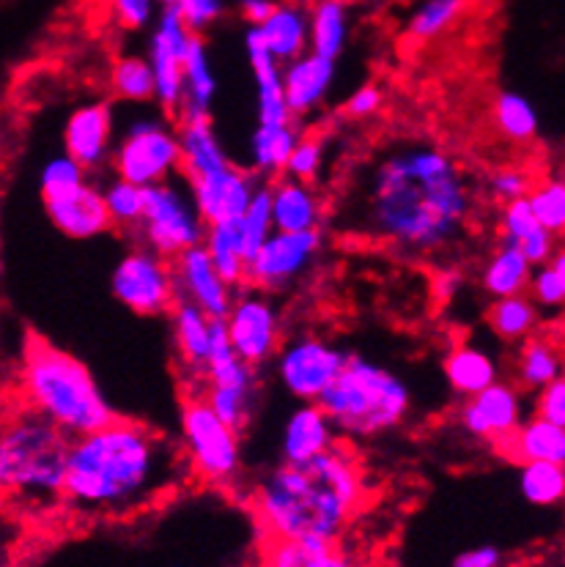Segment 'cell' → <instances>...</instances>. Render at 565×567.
<instances>
[{
	"label": "cell",
	"mask_w": 565,
	"mask_h": 567,
	"mask_svg": "<svg viewBox=\"0 0 565 567\" xmlns=\"http://www.w3.org/2000/svg\"><path fill=\"white\" fill-rule=\"evenodd\" d=\"M472 208L475 193L453 154L434 143H401L368 167L357 225L401 256L429 258L464 236Z\"/></svg>",
	"instance_id": "obj_1"
},
{
	"label": "cell",
	"mask_w": 565,
	"mask_h": 567,
	"mask_svg": "<svg viewBox=\"0 0 565 567\" xmlns=\"http://www.w3.org/2000/svg\"><path fill=\"white\" fill-rule=\"evenodd\" d=\"M182 477V455L163 433L113 416L72 442L63 502L74 516L126 518L171 494Z\"/></svg>",
	"instance_id": "obj_2"
},
{
	"label": "cell",
	"mask_w": 565,
	"mask_h": 567,
	"mask_svg": "<svg viewBox=\"0 0 565 567\" xmlns=\"http://www.w3.org/2000/svg\"><path fill=\"white\" fill-rule=\"evenodd\" d=\"M366 477L346 450L332 447L305 464L269 468L253 491L264 537L336 546L366 505Z\"/></svg>",
	"instance_id": "obj_3"
},
{
	"label": "cell",
	"mask_w": 565,
	"mask_h": 567,
	"mask_svg": "<svg viewBox=\"0 0 565 567\" xmlns=\"http://www.w3.org/2000/svg\"><path fill=\"white\" fill-rule=\"evenodd\" d=\"M17 392L22 406L48 416L72 439L107 425L115 416L111 401L85 362L37 334L22 346Z\"/></svg>",
	"instance_id": "obj_4"
},
{
	"label": "cell",
	"mask_w": 565,
	"mask_h": 567,
	"mask_svg": "<svg viewBox=\"0 0 565 567\" xmlns=\"http://www.w3.org/2000/svg\"><path fill=\"white\" fill-rule=\"evenodd\" d=\"M72 442L66 431L28 406L6 420L0 436V485L17 511L39 516L63 502Z\"/></svg>",
	"instance_id": "obj_5"
},
{
	"label": "cell",
	"mask_w": 565,
	"mask_h": 567,
	"mask_svg": "<svg viewBox=\"0 0 565 567\" xmlns=\"http://www.w3.org/2000/svg\"><path fill=\"white\" fill-rule=\"evenodd\" d=\"M319 403L336 422L338 433L349 439H371L407 420L412 390L396 370L366 357H351Z\"/></svg>",
	"instance_id": "obj_6"
},
{
	"label": "cell",
	"mask_w": 565,
	"mask_h": 567,
	"mask_svg": "<svg viewBox=\"0 0 565 567\" xmlns=\"http://www.w3.org/2000/svg\"><path fill=\"white\" fill-rule=\"evenodd\" d=\"M182 450L189 472L206 485L228 488L242 472V439L215 409L209 406L204 392H189L182 401L178 414Z\"/></svg>",
	"instance_id": "obj_7"
},
{
	"label": "cell",
	"mask_w": 565,
	"mask_h": 567,
	"mask_svg": "<svg viewBox=\"0 0 565 567\" xmlns=\"http://www.w3.org/2000/svg\"><path fill=\"white\" fill-rule=\"evenodd\" d=\"M113 176L148 189L182 173V141L178 126L160 110V115L135 113L115 135Z\"/></svg>",
	"instance_id": "obj_8"
},
{
	"label": "cell",
	"mask_w": 565,
	"mask_h": 567,
	"mask_svg": "<svg viewBox=\"0 0 565 567\" xmlns=\"http://www.w3.org/2000/svg\"><path fill=\"white\" fill-rule=\"evenodd\" d=\"M206 219L195 204L193 187L187 178H168L146 189V212L137 228L143 247L165 258H178L182 252L204 245Z\"/></svg>",
	"instance_id": "obj_9"
},
{
	"label": "cell",
	"mask_w": 565,
	"mask_h": 567,
	"mask_svg": "<svg viewBox=\"0 0 565 567\" xmlns=\"http://www.w3.org/2000/svg\"><path fill=\"white\" fill-rule=\"evenodd\" d=\"M349 360V351L321 334H297L280 346L275 373L282 390L299 403H319Z\"/></svg>",
	"instance_id": "obj_10"
},
{
	"label": "cell",
	"mask_w": 565,
	"mask_h": 567,
	"mask_svg": "<svg viewBox=\"0 0 565 567\" xmlns=\"http://www.w3.org/2000/svg\"><path fill=\"white\" fill-rule=\"evenodd\" d=\"M113 297L135 316H163L178 302L176 275L168 258L148 247L124 252L111 277Z\"/></svg>",
	"instance_id": "obj_11"
},
{
	"label": "cell",
	"mask_w": 565,
	"mask_h": 567,
	"mask_svg": "<svg viewBox=\"0 0 565 567\" xmlns=\"http://www.w3.org/2000/svg\"><path fill=\"white\" fill-rule=\"evenodd\" d=\"M321 247V230H275L247 264V286L267 293L286 291L308 275Z\"/></svg>",
	"instance_id": "obj_12"
},
{
	"label": "cell",
	"mask_w": 565,
	"mask_h": 567,
	"mask_svg": "<svg viewBox=\"0 0 565 567\" xmlns=\"http://www.w3.org/2000/svg\"><path fill=\"white\" fill-rule=\"evenodd\" d=\"M195 33L182 20L176 6L160 11L157 22L148 33L146 58L154 72V102L163 113L182 115L184 104V61H187L189 44Z\"/></svg>",
	"instance_id": "obj_13"
},
{
	"label": "cell",
	"mask_w": 565,
	"mask_h": 567,
	"mask_svg": "<svg viewBox=\"0 0 565 567\" xmlns=\"http://www.w3.org/2000/svg\"><path fill=\"white\" fill-rule=\"evenodd\" d=\"M223 321L236 354L253 368L269 362L280 351V310L267 291L250 288L236 293Z\"/></svg>",
	"instance_id": "obj_14"
},
{
	"label": "cell",
	"mask_w": 565,
	"mask_h": 567,
	"mask_svg": "<svg viewBox=\"0 0 565 567\" xmlns=\"http://www.w3.org/2000/svg\"><path fill=\"white\" fill-rule=\"evenodd\" d=\"M524 395L508 381H497L477 395L464 398L455 422L461 431L481 442L505 444L524 425Z\"/></svg>",
	"instance_id": "obj_15"
},
{
	"label": "cell",
	"mask_w": 565,
	"mask_h": 567,
	"mask_svg": "<svg viewBox=\"0 0 565 567\" xmlns=\"http://www.w3.org/2000/svg\"><path fill=\"white\" fill-rule=\"evenodd\" d=\"M115 115L105 100L85 102L72 110L63 126V152L80 162L89 173L113 165Z\"/></svg>",
	"instance_id": "obj_16"
},
{
	"label": "cell",
	"mask_w": 565,
	"mask_h": 567,
	"mask_svg": "<svg viewBox=\"0 0 565 567\" xmlns=\"http://www.w3.org/2000/svg\"><path fill=\"white\" fill-rule=\"evenodd\" d=\"M189 187H193L195 204L204 214L206 225H215L239 219L247 212V206L253 204V198H256L261 182H258L256 171H247V167L230 162L223 171L189 182Z\"/></svg>",
	"instance_id": "obj_17"
},
{
	"label": "cell",
	"mask_w": 565,
	"mask_h": 567,
	"mask_svg": "<svg viewBox=\"0 0 565 567\" xmlns=\"http://www.w3.org/2000/svg\"><path fill=\"white\" fill-rule=\"evenodd\" d=\"M173 275H176V291L184 302L198 305L212 318H226L236 299V288L228 286L226 277L217 271L215 260L204 245L182 252L173 258Z\"/></svg>",
	"instance_id": "obj_18"
},
{
	"label": "cell",
	"mask_w": 565,
	"mask_h": 567,
	"mask_svg": "<svg viewBox=\"0 0 565 567\" xmlns=\"http://www.w3.org/2000/svg\"><path fill=\"white\" fill-rule=\"evenodd\" d=\"M215 321L198 305L178 299L171 310V332L178 364L189 381H206L212 351H215Z\"/></svg>",
	"instance_id": "obj_19"
},
{
	"label": "cell",
	"mask_w": 565,
	"mask_h": 567,
	"mask_svg": "<svg viewBox=\"0 0 565 567\" xmlns=\"http://www.w3.org/2000/svg\"><path fill=\"white\" fill-rule=\"evenodd\" d=\"M338 427L321 403H299L286 416L280 431V458L286 464H305L336 447Z\"/></svg>",
	"instance_id": "obj_20"
},
{
	"label": "cell",
	"mask_w": 565,
	"mask_h": 567,
	"mask_svg": "<svg viewBox=\"0 0 565 567\" xmlns=\"http://www.w3.org/2000/svg\"><path fill=\"white\" fill-rule=\"evenodd\" d=\"M44 212H48L50 223L69 239H96L107 228H113L105 198H102V187H94L91 182L72 189V193L44 200Z\"/></svg>",
	"instance_id": "obj_21"
},
{
	"label": "cell",
	"mask_w": 565,
	"mask_h": 567,
	"mask_svg": "<svg viewBox=\"0 0 565 567\" xmlns=\"http://www.w3.org/2000/svg\"><path fill=\"white\" fill-rule=\"evenodd\" d=\"M245 55L247 66L253 72V83H256V115L258 124H282V121H294L291 110H288L286 89H282V63L269 52L264 44L258 28L247 25L245 31Z\"/></svg>",
	"instance_id": "obj_22"
},
{
	"label": "cell",
	"mask_w": 565,
	"mask_h": 567,
	"mask_svg": "<svg viewBox=\"0 0 565 567\" xmlns=\"http://www.w3.org/2000/svg\"><path fill=\"white\" fill-rule=\"evenodd\" d=\"M336 83V61L308 50L305 55L282 63V89L294 118L310 115L330 96Z\"/></svg>",
	"instance_id": "obj_23"
},
{
	"label": "cell",
	"mask_w": 565,
	"mask_h": 567,
	"mask_svg": "<svg viewBox=\"0 0 565 567\" xmlns=\"http://www.w3.org/2000/svg\"><path fill=\"white\" fill-rule=\"evenodd\" d=\"M178 141H182V176L195 182L201 176L223 171L230 165V156L217 135L212 115H193L178 124Z\"/></svg>",
	"instance_id": "obj_24"
},
{
	"label": "cell",
	"mask_w": 565,
	"mask_h": 567,
	"mask_svg": "<svg viewBox=\"0 0 565 567\" xmlns=\"http://www.w3.org/2000/svg\"><path fill=\"white\" fill-rule=\"evenodd\" d=\"M500 239L503 245H513L530 258V264H549L557 252V236L541 225L527 198L505 204L500 212Z\"/></svg>",
	"instance_id": "obj_25"
},
{
	"label": "cell",
	"mask_w": 565,
	"mask_h": 567,
	"mask_svg": "<svg viewBox=\"0 0 565 567\" xmlns=\"http://www.w3.org/2000/svg\"><path fill=\"white\" fill-rule=\"evenodd\" d=\"M273 187V217L278 230H319L325 200L310 182L280 176Z\"/></svg>",
	"instance_id": "obj_26"
},
{
	"label": "cell",
	"mask_w": 565,
	"mask_h": 567,
	"mask_svg": "<svg viewBox=\"0 0 565 567\" xmlns=\"http://www.w3.org/2000/svg\"><path fill=\"white\" fill-rule=\"evenodd\" d=\"M445 381L459 398H472L500 381V362L477 343H459L445 357Z\"/></svg>",
	"instance_id": "obj_27"
},
{
	"label": "cell",
	"mask_w": 565,
	"mask_h": 567,
	"mask_svg": "<svg viewBox=\"0 0 565 567\" xmlns=\"http://www.w3.org/2000/svg\"><path fill=\"white\" fill-rule=\"evenodd\" d=\"M302 141V132L294 121L282 124H258L247 141V156L250 167L258 176H286L288 162H291L294 148Z\"/></svg>",
	"instance_id": "obj_28"
},
{
	"label": "cell",
	"mask_w": 565,
	"mask_h": 567,
	"mask_svg": "<svg viewBox=\"0 0 565 567\" xmlns=\"http://www.w3.org/2000/svg\"><path fill=\"white\" fill-rule=\"evenodd\" d=\"M264 44L280 63L294 61L310 50V11L297 3H278L264 25H258Z\"/></svg>",
	"instance_id": "obj_29"
},
{
	"label": "cell",
	"mask_w": 565,
	"mask_h": 567,
	"mask_svg": "<svg viewBox=\"0 0 565 567\" xmlns=\"http://www.w3.org/2000/svg\"><path fill=\"white\" fill-rule=\"evenodd\" d=\"M258 567H360L330 543H299L264 537Z\"/></svg>",
	"instance_id": "obj_30"
},
{
	"label": "cell",
	"mask_w": 565,
	"mask_h": 567,
	"mask_svg": "<svg viewBox=\"0 0 565 567\" xmlns=\"http://www.w3.org/2000/svg\"><path fill=\"white\" fill-rule=\"evenodd\" d=\"M513 461H549L565 466V427L541 416H530L524 425L505 442Z\"/></svg>",
	"instance_id": "obj_31"
},
{
	"label": "cell",
	"mask_w": 565,
	"mask_h": 567,
	"mask_svg": "<svg viewBox=\"0 0 565 567\" xmlns=\"http://www.w3.org/2000/svg\"><path fill=\"white\" fill-rule=\"evenodd\" d=\"M217 96V72L212 66L209 48L201 37L193 39L184 61V104L178 118H193V115H209Z\"/></svg>",
	"instance_id": "obj_32"
},
{
	"label": "cell",
	"mask_w": 565,
	"mask_h": 567,
	"mask_svg": "<svg viewBox=\"0 0 565 567\" xmlns=\"http://www.w3.org/2000/svg\"><path fill=\"white\" fill-rule=\"evenodd\" d=\"M533 269L535 266L530 264V258L518 247L500 245L489 256L486 264H483L481 286L492 299L527 293L530 280H533Z\"/></svg>",
	"instance_id": "obj_33"
},
{
	"label": "cell",
	"mask_w": 565,
	"mask_h": 567,
	"mask_svg": "<svg viewBox=\"0 0 565 567\" xmlns=\"http://www.w3.org/2000/svg\"><path fill=\"white\" fill-rule=\"evenodd\" d=\"M351 14L346 0H316L310 9V50L338 61L349 48Z\"/></svg>",
	"instance_id": "obj_34"
},
{
	"label": "cell",
	"mask_w": 565,
	"mask_h": 567,
	"mask_svg": "<svg viewBox=\"0 0 565 567\" xmlns=\"http://www.w3.org/2000/svg\"><path fill=\"white\" fill-rule=\"evenodd\" d=\"M563 351L557 349L555 340L544 338V334H533L522 343L516 360V379L524 390H544L552 381L563 379Z\"/></svg>",
	"instance_id": "obj_35"
},
{
	"label": "cell",
	"mask_w": 565,
	"mask_h": 567,
	"mask_svg": "<svg viewBox=\"0 0 565 567\" xmlns=\"http://www.w3.org/2000/svg\"><path fill=\"white\" fill-rule=\"evenodd\" d=\"M541 308L533 302L530 293H516V297L494 299L486 312V321L492 334H497L505 343H518V340L533 338L535 327L541 321Z\"/></svg>",
	"instance_id": "obj_36"
},
{
	"label": "cell",
	"mask_w": 565,
	"mask_h": 567,
	"mask_svg": "<svg viewBox=\"0 0 565 567\" xmlns=\"http://www.w3.org/2000/svg\"><path fill=\"white\" fill-rule=\"evenodd\" d=\"M204 247L209 250L212 260H215L217 271L226 277L228 286L242 288L247 282V252L242 245L239 236V223L228 219V223H215L206 228Z\"/></svg>",
	"instance_id": "obj_37"
},
{
	"label": "cell",
	"mask_w": 565,
	"mask_h": 567,
	"mask_svg": "<svg viewBox=\"0 0 565 567\" xmlns=\"http://www.w3.org/2000/svg\"><path fill=\"white\" fill-rule=\"evenodd\" d=\"M492 121L500 135L511 143H533L538 137L541 118L535 104L518 91H500L492 100Z\"/></svg>",
	"instance_id": "obj_38"
},
{
	"label": "cell",
	"mask_w": 565,
	"mask_h": 567,
	"mask_svg": "<svg viewBox=\"0 0 565 567\" xmlns=\"http://www.w3.org/2000/svg\"><path fill=\"white\" fill-rule=\"evenodd\" d=\"M518 494L533 507H557L565 502V466L549 461H524L518 466Z\"/></svg>",
	"instance_id": "obj_39"
},
{
	"label": "cell",
	"mask_w": 565,
	"mask_h": 567,
	"mask_svg": "<svg viewBox=\"0 0 565 567\" xmlns=\"http://www.w3.org/2000/svg\"><path fill=\"white\" fill-rule=\"evenodd\" d=\"M470 0H420L407 20V37L412 42H434L453 31L464 17Z\"/></svg>",
	"instance_id": "obj_40"
},
{
	"label": "cell",
	"mask_w": 565,
	"mask_h": 567,
	"mask_svg": "<svg viewBox=\"0 0 565 567\" xmlns=\"http://www.w3.org/2000/svg\"><path fill=\"white\" fill-rule=\"evenodd\" d=\"M111 91L126 104L154 102V72L146 55H119L111 66Z\"/></svg>",
	"instance_id": "obj_41"
},
{
	"label": "cell",
	"mask_w": 565,
	"mask_h": 567,
	"mask_svg": "<svg viewBox=\"0 0 565 567\" xmlns=\"http://www.w3.org/2000/svg\"><path fill=\"white\" fill-rule=\"evenodd\" d=\"M102 198H105L113 228L137 234L143 223V212H146V189L126 182V178L113 176L111 182L102 184Z\"/></svg>",
	"instance_id": "obj_42"
},
{
	"label": "cell",
	"mask_w": 565,
	"mask_h": 567,
	"mask_svg": "<svg viewBox=\"0 0 565 567\" xmlns=\"http://www.w3.org/2000/svg\"><path fill=\"white\" fill-rule=\"evenodd\" d=\"M239 236L242 245H245L247 260L256 256L258 250L264 247V241L275 234V217H273V187L269 184H261L253 198V204L247 206V212L242 214L239 219Z\"/></svg>",
	"instance_id": "obj_43"
},
{
	"label": "cell",
	"mask_w": 565,
	"mask_h": 567,
	"mask_svg": "<svg viewBox=\"0 0 565 567\" xmlns=\"http://www.w3.org/2000/svg\"><path fill=\"white\" fill-rule=\"evenodd\" d=\"M83 184H89V171H85V167L66 152L50 156V159L42 165V171H39V189H42V200L72 193V189L83 187Z\"/></svg>",
	"instance_id": "obj_44"
},
{
	"label": "cell",
	"mask_w": 565,
	"mask_h": 567,
	"mask_svg": "<svg viewBox=\"0 0 565 567\" xmlns=\"http://www.w3.org/2000/svg\"><path fill=\"white\" fill-rule=\"evenodd\" d=\"M527 200L546 230H552L555 236L565 234V178L535 182Z\"/></svg>",
	"instance_id": "obj_45"
},
{
	"label": "cell",
	"mask_w": 565,
	"mask_h": 567,
	"mask_svg": "<svg viewBox=\"0 0 565 567\" xmlns=\"http://www.w3.org/2000/svg\"><path fill=\"white\" fill-rule=\"evenodd\" d=\"M535 187V178L527 167H518V165H505L497 167V171L489 176V193H492L494 200L500 204H513V200H522L533 193Z\"/></svg>",
	"instance_id": "obj_46"
},
{
	"label": "cell",
	"mask_w": 565,
	"mask_h": 567,
	"mask_svg": "<svg viewBox=\"0 0 565 567\" xmlns=\"http://www.w3.org/2000/svg\"><path fill=\"white\" fill-rule=\"evenodd\" d=\"M107 11H111V20L121 31H146L157 22L163 6L157 0H107Z\"/></svg>",
	"instance_id": "obj_47"
},
{
	"label": "cell",
	"mask_w": 565,
	"mask_h": 567,
	"mask_svg": "<svg viewBox=\"0 0 565 567\" xmlns=\"http://www.w3.org/2000/svg\"><path fill=\"white\" fill-rule=\"evenodd\" d=\"M321 167H325V141L319 135H302L299 146L294 148L291 162H288L286 176L314 184Z\"/></svg>",
	"instance_id": "obj_48"
},
{
	"label": "cell",
	"mask_w": 565,
	"mask_h": 567,
	"mask_svg": "<svg viewBox=\"0 0 565 567\" xmlns=\"http://www.w3.org/2000/svg\"><path fill=\"white\" fill-rule=\"evenodd\" d=\"M527 293L533 297V302L538 305V308L557 310V308H563V305H565V286H563L561 275H557L555 266H552V264L535 266Z\"/></svg>",
	"instance_id": "obj_49"
},
{
	"label": "cell",
	"mask_w": 565,
	"mask_h": 567,
	"mask_svg": "<svg viewBox=\"0 0 565 567\" xmlns=\"http://www.w3.org/2000/svg\"><path fill=\"white\" fill-rule=\"evenodd\" d=\"M178 14L195 37H204L226 14V0H178Z\"/></svg>",
	"instance_id": "obj_50"
},
{
	"label": "cell",
	"mask_w": 565,
	"mask_h": 567,
	"mask_svg": "<svg viewBox=\"0 0 565 567\" xmlns=\"http://www.w3.org/2000/svg\"><path fill=\"white\" fill-rule=\"evenodd\" d=\"M533 414L541 416V420H549L555 425L565 427V379L552 381L544 390L535 392Z\"/></svg>",
	"instance_id": "obj_51"
},
{
	"label": "cell",
	"mask_w": 565,
	"mask_h": 567,
	"mask_svg": "<svg viewBox=\"0 0 565 567\" xmlns=\"http://www.w3.org/2000/svg\"><path fill=\"white\" fill-rule=\"evenodd\" d=\"M511 559L508 554L500 546H492V543H483V546L466 548V551L455 554L451 567H508Z\"/></svg>",
	"instance_id": "obj_52"
},
{
	"label": "cell",
	"mask_w": 565,
	"mask_h": 567,
	"mask_svg": "<svg viewBox=\"0 0 565 567\" xmlns=\"http://www.w3.org/2000/svg\"><path fill=\"white\" fill-rule=\"evenodd\" d=\"M382 89L373 83H366L360 85L355 94H349V100H346V113H349L351 118H371V115H377L379 110H382Z\"/></svg>",
	"instance_id": "obj_53"
},
{
	"label": "cell",
	"mask_w": 565,
	"mask_h": 567,
	"mask_svg": "<svg viewBox=\"0 0 565 567\" xmlns=\"http://www.w3.org/2000/svg\"><path fill=\"white\" fill-rule=\"evenodd\" d=\"M236 9H239V17L247 25L258 28L273 17V11L278 9V0H239Z\"/></svg>",
	"instance_id": "obj_54"
},
{
	"label": "cell",
	"mask_w": 565,
	"mask_h": 567,
	"mask_svg": "<svg viewBox=\"0 0 565 567\" xmlns=\"http://www.w3.org/2000/svg\"><path fill=\"white\" fill-rule=\"evenodd\" d=\"M464 288V277L459 269H442L434 275V293L440 302H453Z\"/></svg>",
	"instance_id": "obj_55"
},
{
	"label": "cell",
	"mask_w": 565,
	"mask_h": 567,
	"mask_svg": "<svg viewBox=\"0 0 565 567\" xmlns=\"http://www.w3.org/2000/svg\"><path fill=\"white\" fill-rule=\"evenodd\" d=\"M549 264L555 266V271H557V275H561V280H563V286H565V245L557 247V252H555V256H552Z\"/></svg>",
	"instance_id": "obj_56"
},
{
	"label": "cell",
	"mask_w": 565,
	"mask_h": 567,
	"mask_svg": "<svg viewBox=\"0 0 565 567\" xmlns=\"http://www.w3.org/2000/svg\"><path fill=\"white\" fill-rule=\"evenodd\" d=\"M535 567H565L563 559H546V563H538Z\"/></svg>",
	"instance_id": "obj_57"
},
{
	"label": "cell",
	"mask_w": 565,
	"mask_h": 567,
	"mask_svg": "<svg viewBox=\"0 0 565 567\" xmlns=\"http://www.w3.org/2000/svg\"><path fill=\"white\" fill-rule=\"evenodd\" d=\"M160 6H163V9H171V6H178V0H157Z\"/></svg>",
	"instance_id": "obj_58"
},
{
	"label": "cell",
	"mask_w": 565,
	"mask_h": 567,
	"mask_svg": "<svg viewBox=\"0 0 565 567\" xmlns=\"http://www.w3.org/2000/svg\"><path fill=\"white\" fill-rule=\"evenodd\" d=\"M563 379H565V364H563Z\"/></svg>",
	"instance_id": "obj_59"
},
{
	"label": "cell",
	"mask_w": 565,
	"mask_h": 567,
	"mask_svg": "<svg viewBox=\"0 0 565 567\" xmlns=\"http://www.w3.org/2000/svg\"><path fill=\"white\" fill-rule=\"evenodd\" d=\"M176 567H178V565H176Z\"/></svg>",
	"instance_id": "obj_60"
}]
</instances>
